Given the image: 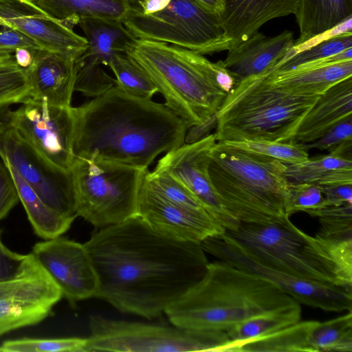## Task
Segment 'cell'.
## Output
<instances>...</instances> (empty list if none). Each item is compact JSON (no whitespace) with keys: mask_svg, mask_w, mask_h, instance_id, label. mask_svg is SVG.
<instances>
[{"mask_svg":"<svg viewBox=\"0 0 352 352\" xmlns=\"http://www.w3.org/2000/svg\"><path fill=\"white\" fill-rule=\"evenodd\" d=\"M83 31L88 46L80 56L100 65L108 66L117 54H125L136 39L122 21L86 18L78 24Z\"/></svg>","mask_w":352,"mask_h":352,"instance_id":"25","label":"cell"},{"mask_svg":"<svg viewBox=\"0 0 352 352\" xmlns=\"http://www.w3.org/2000/svg\"><path fill=\"white\" fill-rule=\"evenodd\" d=\"M296 302L270 282L219 260L208 263L203 277L164 314L182 329L226 331Z\"/></svg>","mask_w":352,"mask_h":352,"instance_id":"4","label":"cell"},{"mask_svg":"<svg viewBox=\"0 0 352 352\" xmlns=\"http://www.w3.org/2000/svg\"><path fill=\"white\" fill-rule=\"evenodd\" d=\"M226 232L254 258L272 269L309 281L342 287L308 253V234L289 219L270 224L240 223L236 230Z\"/></svg>","mask_w":352,"mask_h":352,"instance_id":"9","label":"cell"},{"mask_svg":"<svg viewBox=\"0 0 352 352\" xmlns=\"http://www.w3.org/2000/svg\"><path fill=\"white\" fill-rule=\"evenodd\" d=\"M75 157L148 168L162 153L185 143L186 123L164 103L113 87L72 107Z\"/></svg>","mask_w":352,"mask_h":352,"instance_id":"2","label":"cell"},{"mask_svg":"<svg viewBox=\"0 0 352 352\" xmlns=\"http://www.w3.org/2000/svg\"><path fill=\"white\" fill-rule=\"evenodd\" d=\"M309 344L313 352H351L352 311L318 322L310 335Z\"/></svg>","mask_w":352,"mask_h":352,"instance_id":"33","label":"cell"},{"mask_svg":"<svg viewBox=\"0 0 352 352\" xmlns=\"http://www.w3.org/2000/svg\"><path fill=\"white\" fill-rule=\"evenodd\" d=\"M279 61L236 82L216 114L217 142L293 141L320 96L294 95L273 87L267 76L277 70Z\"/></svg>","mask_w":352,"mask_h":352,"instance_id":"5","label":"cell"},{"mask_svg":"<svg viewBox=\"0 0 352 352\" xmlns=\"http://www.w3.org/2000/svg\"><path fill=\"white\" fill-rule=\"evenodd\" d=\"M209 175L225 210L240 223L270 224L289 219L285 206L209 163Z\"/></svg>","mask_w":352,"mask_h":352,"instance_id":"19","label":"cell"},{"mask_svg":"<svg viewBox=\"0 0 352 352\" xmlns=\"http://www.w3.org/2000/svg\"><path fill=\"white\" fill-rule=\"evenodd\" d=\"M201 245L206 252L270 282L300 304L327 311H352V288L309 281L272 269L254 258L226 231Z\"/></svg>","mask_w":352,"mask_h":352,"instance_id":"10","label":"cell"},{"mask_svg":"<svg viewBox=\"0 0 352 352\" xmlns=\"http://www.w3.org/2000/svg\"><path fill=\"white\" fill-rule=\"evenodd\" d=\"M75 60L38 49L32 64L25 70L28 97L53 106L69 107L74 91Z\"/></svg>","mask_w":352,"mask_h":352,"instance_id":"20","label":"cell"},{"mask_svg":"<svg viewBox=\"0 0 352 352\" xmlns=\"http://www.w3.org/2000/svg\"><path fill=\"white\" fill-rule=\"evenodd\" d=\"M5 164L12 176L19 201L25 208L34 233L48 240L66 232L75 219L63 216L47 206L12 166Z\"/></svg>","mask_w":352,"mask_h":352,"instance_id":"29","label":"cell"},{"mask_svg":"<svg viewBox=\"0 0 352 352\" xmlns=\"http://www.w3.org/2000/svg\"><path fill=\"white\" fill-rule=\"evenodd\" d=\"M83 245L97 276L95 297L148 319L164 314L208 264L201 243L163 234L138 215L99 228Z\"/></svg>","mask_w":352,"mask_h":352,"instance_id":"1","label":"cell"},{"mask_svg":"<svg viewBox=\"0 0 352 352\" xmlns=\"http://www.w3.org/2000/svg\"><path fill=\"white\" fill-rule=\"evenodd\" d=\"M318 321H301L270 335L243 342L233 352H313L309 344L310 335Z\"/></svg>","mask_w":352,"mask_h":352,"instance_id":"32","label":"cell"},{"mask_svg":"<svg viewBox=\"0 0 352 352\" xmlns=\"http://www.w3.org/2000/svg\"><path fill=\"white\" fill-rule=\"evenodd\" d=\"M285 175L289 182L317 185L352 184V160L333 154L286 164Z\"/></svg>","mask_w":352,"mask_h":352,"instance_id":"30","label":"cell"},{"mask_svg":"<svg viewBox=\"0 0 352 352\" xmlns=\"http://www.w3.org/2000/svg\"><path fill=\"white\" fill-rule=\"evenodd\" d=\"M87 338H21L7 340L0 345V352H85Z\"/></svg>","mask_w":352,"mask_h":352,"instance_id":"39","label":"cell"},{"mask_svg":"<svg viewBox=\"0 0 352 352\" xmlns=\"http://www.w3.org/2000/svg\"><path fill=\"white\" fill-rule=\"evenodd\" d=\"M62 297L30 252L21 274L0 283V336L42 321Z\"/></svg>","mask_w":352,"mask_h":352,"instance_id":"12","label":"cell"},{"mask_svg":"<svg viewBox=\"0 0 352 352\" xmlns=\"http://www.w3.org/2000/svg\"><path fill=\"white\" fill-rule=\"evenodd\" d=\"M193 1L208 13L217 16L219 19L224 10V0H193Z\"/></svg>","mask_w":352,"mask_h":352,"instance_id":"48","label":"cell"},{"mask_svg":"<svg viewBox=\"0 0 352 352\" xmlns=\"http://www.w3.org/2000/svg\"><path fill=\"white\" fill-rule=\"evenodd\" d=\"M350 140H352V116L333 126L316 141L300 144L307 151L314 148L330 151L342 142Z\"/></svg>","mask_w":352,"mask_h":352,"instance_id":"43","label":"cell"},{"mask_svg":"<svg viewBox=\"0 0 352 352\" xmlns=\"http://www.w3.org/2000/svg\"><path fill=\"white\" fill-rule=\"evenodd\" d=\"M309 241L318 263L342 287L352 288V232L319 230Z\"/></svg>","mask_w":352,"mask_h":352,"instance_id":"28","label":"cell"},{"mask_svg":"<svg viewBox=\"0 0 352 352\" xmlns=\"http://www.w3.org/2000/svg\"><path fill=\"white\" fill-rule=\"evenodd\" d=\"M85 352H226L231 342L225 331L186 329L99 315L91 316Z\"/></svg>","mask_w":352,"mask_h":352,"instance_id":"8","label":"cell"},{"mask_svg":"<svg viewBox=\"0 0 352 352\" xmlns=\"http://www.w3.org/2000/svg\"><path fill=\"white\" fill-rule=\"evenodd\" d=\"M74 91L87 97L95 98L116 87V79L109 76L102 65L90 63L81 56L74 63Z\"/></svg>","mask_w":352,"mask_h":352,"instance_id":"38","label":"cell"},{"mask_svg":"<svg viewBox=\"0 0 352 352\" xmlns=\"http://www.w3.org/2000/svg\"><path fill=\"white\" fill-rule=\"evenodd\" d=\"M294 43V34L289 30L270 37L256 31L228 50L223 65L237 82L263 72L280 60Z\"/></svg>","mask_w":352,"mask_h":352,"instance_id":"22","label":"cell"},{"mask_svg":"<svg viewBox=\"0 0 352 352\" xmlns=\"http://www.w3.org/2000/svg\"><path fill=\"white\" fill-rule=\"evenodd\" d=\"M137 215L157 232L181 241L201 243L226 231L204 209L174 204L150 189L144 182L139 193Z\"/></svg>","mask_w":352,"mask_h":352,"instance_id":"17","label":"cell"},{"mask_svg":"<svg viewBox=\"0 0 352 352\" xmlns=\"http://www.w3.org/2000/svg\"><path fill=\"white\" fill-rule=\"evenodd\" d=\"M51 17L73 28L86 18L123 21L128 0H33Z\"/></svg>","mask_w":352,"mask_h":352,"instance_id":"26","label":"cell"},{"mask_svg":"<svg viewBox=\"0 0 352 352\" xmlns=\"http://www.w3.org/2000/svg\"><path fill=\"white\" fill-rule=\"evenodd\" d=\"M234 148L278 160L285 164H298L309 158L308 151L294 142L243 140L221 142Z\"/></svg>","mask_w":352,"mask_h":352,"instance_id":"36","label":"cell"},{"mask_svg":"<svg viewBox=\"0 0 352 352\" xmlns=\"http://www.w3.org/2000/svg\"><path fill=\"white\" fill-rule=\"evenodd\" d=\"M10 65H17L14 53L9 52H0V67Z\"/></svg>","mask_w":352,"mask_h":352,"instance_id":"51","label":"cell"},{"mask_svg":"<svg viewBox=\"0 0 352 352\" xmlns=\"http://www.w3.org/2000/svg\"><path fill=\"white\" fill-rule=\"evenodd\" d=\"M70 171L77 216L101 228L137 215L139 193L148 168L75 157Z\"/></svg>","mask_w":352,"mask_h":352,"instance_id":"7","label":"cell"},{"mask_svg":"<svg viewBox=\"0 0 352 352\" xmlns=\"http://www.w3.org/2000/svg\"><path fill=\"white\" fill-rule=\"evenodd\" d=\"M317 217L321 225L319 230L324 232H352V204L325 206L306 212Z\"/></svg>","mask_w":352,"mask_h":352,"instance_id":"42","label":"cell"},{"mask_svg":"<svg viewBox=\"0 0 352 352\" xmlns=\"http://www.w3.org/2000/svg\"><path fill=\"white\" fill-rule=\"evenodd\" d=\"M351 47L352 32L329 36L296 53L292 47L276 72L286 71L320 60Z\"/></svg>","mask_w":352,"mask_h":352,"instance_id":"35","label":"cell"},{"mask_svg":"<svg viewBox=\"0 0 352 352\" xmlns=\"http://www.w3.org/2000/svg\"><path fill=\"white\" fill-rule=\"evenodd\" d=\"M295 16L300 34L294 45H298L352 17V0H301Z\"/></svg>","mask_w":352,"mask_h":352,"instance_id":"27","label":"cell"},{"mask_svg":"<svg viewBox=\"0 0 352 352\" xmlns=\"http://www.w3.org/2000/svg\"><path fill=\"white\" fill-rule=\"evenodd\" d=\"M11 104H0V133L12 127L14 111L10 109Z\"/></svg>","mask_w":352,"mask_h":352,"instance_id":"49","label":"cell"},{"mask_svg":"<svg viewBox=\"0 0 352 352\" xmlns=\"http://www.w3.org/2000/svg\"><path fill=\"white\" fill-rule=\"evenodd\" d=\"M216 142L214 135L208 134L197 141L184 143L166 153L155 167L179 181L226 230L232 231L240 222L223 208L209 175L210 151Z\"/></svg>","mask_w":352,"mask_h":352,"instance_id":"14","label":"cell"},{"mask_svg":"<svg viewBox=\"0 0 352 352\" xmlns=\"http://www.w3.org/2000/svg\"><path fill=\"white\" fill-rule=\"evenodd\" d=\"M318 186L325 198L327 206L352 204V184L318 185Z\"/></svg>","mask_w":352,"mask_h":352,"instance_id":"47","label":"cell"},{"mask_svg":"<svg viewBox=\"0 0 352 352\" xmlns=\"http://www.w3.org/2000/svg\"><path fill=\"white\" fill-rule=\"evenodd\" d=\"M153 82L164 103L188 128L216 125V114L236 80L221 60L168 43L135 39L125 53Z\"/></svg>","mask_w":352,"mask_h":352,"instance_id":"3","label":"cell"},{"mask_svg":"<svg viewBox=\"0 0 352 352\" xmlns=\"http://www.w3.org/2000/svg\"><path fill=\"white\" fill-rule=\"evenodd\" d=\"M28 254H21L9 250L1 240L0 229V283L12 279L24 269Z\"/></svg>","mask_w":352,"mask_h":352,"instance_id":"45","label":"cell"},{"mask_svg":"<svg viewBox=\"0 0 352 352\" xmlns=\"http://www.w3.org/2000/svg\"><path fill=\"white\" fill-rule=\"evenodd\" d=\"M225 1V0H224Z\"/></svg>","mask_w":352,"mask_h":352,"instance_id":"52","label":"cell"},{"mask_svg":"<svg viewBox=\"0 0 352 352\" xmlns=\"http://www.w3.org/2000/svg\"><path fill=\"white\" fill-rule=\"evenodd\" d=\"M352 116V77L344 79L321 94L303 118L292 142L316 141L333 126Z\"/></svg>","mask_w":352,"mask_h":352,"instance_id":"23","label":"cell"},{"mask_svg":"<svg viewBox=\"0 0 352 352\" xmlns=\"http://www.w3.org/2000/svg\"><path fill=\"white\" fill-rule=\"evenodd\" d=\"M31 254L72 305L95 297L97 276L83 244L60 236L36 243Z\"/></svg>","mask_w":352,"mask_h":352,"instance_id":"15","label":"cell"},{"mask_svg":"<svg viewBox=\"0 0 352 352\" xmlns=\"http://www.w3.org/2000/svg\"><path fill=\"white\" fill-rule=\"evenodd\" d=\"M144 182L150 189L174 204L192 209H204L186 187L164 169L155 167L147 173Z\"/></svg>","mask_w":352,"mask_h":352,"instance_id":"37","label":"cell"},{"mask_svg":"<svg viewBox=\"0 0 352 352\" xmlns=\"http://www.w3.org/2000/svg\"><path fill=\"white\" fill-rule=\"evenodd\" d=\"M0 25L19 31L42 50L74 60L88 46L85 37L51 17L33 0H0Z\"/></svg>","mask_w":352,"mask_h":352,"instance_id":"16","label":"cell"},{"mask_svg":"<svg viewBox=\"0 0 352 352\" xmlns=\"http://www.w3.org/2000/svg\"><path fill=\"white\" fill-rule=\"evenodd\" d=\"M210 162L237 180L282 203L285 208L290 184L285 175V163L221 142H216L212 147Z\"/></svg>","mask_w":352,"mask_h":352,"instance_id":"18","label":"cell"},{"mask_svg":"<svg viewBox=\"0 0 352 352\" xmlns=\"http://www.w3.org/2000/svg\"><path fill=\"white\" fill-rule=\"evenodd\" d=\"M115 76L116 87L134 97L152 99L158 92L148 76L126 54L116 55L108 65Z\"/></svg>","mask_w":352,"mask_h":352,"instance_id":"34","label":"cell"},{"mask_svg":"<svg viewBox=\"0 0 352 352\" xmlns=\"http://www.w3.org/2000/svg\"><path fill=\"white\" fill-rule=\"evenodd\" d=\"M28 95L25 70L17 65L0 67V104L22 102Z\"/></svg>","mask_w":352,"mask_h":352,"instance_id":"41","label":"cell"},{"mask_svg":"<svg viewBox=\"0 0 352 352\" xmlns=\"http://www.w3.org/2000/svg\"><path fill=\"white\" fill-rule=\"evenodd\" d=\"M352 77V60L274 72L267 76L274 88L299 96H320L341 80Z\"/></svg>","mask_w":352,"mask_h":352,"instance_id":"24","label":"cell"},{"mask_svg":"<svg viewBox=\"0 0 352 352\" xmlns=\"http://www.w3.org/2000/svg\"><path fill=\"white\" fill-rule=\"evenodd\" d=\"M301 0H225L219 23L230 48L239 45L267 21L296 14Z\"/></svg>","mask_w":352,"mask_h":352,"instance_id":"21","label":"cell"},{"mask_svg":"<svg viewBox=\"0 0 352 352\" xmlns=\"http://www.w3.org/2000/svg\"><path fill=\"white\" fill-rule=\"evenodd\" d=\"M19 197L12 176L3 160L0 161V221L18 204Z\"/></svg>","mask_w":352,"mask_h":352,"instance_id":"44","label":"cell"},{"mask_svg":"<svg viewBox=\"0 0 352 352\" xmlns=\"http://www.w3.org/2000/svg\"><path fill=\"white\" fill-rule=\"evenodd\" d=\"M34 50L26 48L16 50L14 52L17 65L23 69H27L32 63Z\"/></svg>","mask_w":352,"mask_h":352,"instance_id":"50","label":"cell"},{"mask_svg":"<svg viewBox=\"0 0 352 352\" xmlns=\"http://www.w3.org/2000/svg\"><path fill=\"white\" fill-rule=\"evenodd\" d=\"M325 206V198L318 185L290 182L285 203V212L288 217L298 212H306Z\"/></svg>","mask_w":352,"mask_h":352,"instance_id":"40","label":"cell"},{"mask_svg":"<svg viewBox=\"0 0 352 352\" xmlns=\"http://www.w3.org/2000/svg\"><path fill=\"white\" fill-rule=\"evenodd\" d=\"M21 103L14 111L12 127L46 158L70 170L75 159L72 106H53L30 97Z\"/></svg>","mask_w":352,"mask_h":352,"instance_id":"13","label":"cell"},{"mask_svg":"<svg viewBox=\"0 0 352 352\" xmlns=\"http://www.w3.org/2000/svg\"><path fill=\"white\" fill-rule=\"evenodd\" d=\"M21 48L41 49L33 41L14 29L7 27L0 29V52L14 53Z\"/></svg>","mask_w":352,"mask_h":352,"instance_id":"46","label":"cell"},{"mask_svg":"<svg viewBox=\"0 0 352 352\" xmlns=\"http://www.w3.org/2000/svg\"><path fill=\"white\" fill-rule=\"evenodd\" d=\"M0 157L50 208L76 219L72 173L46 158L13 127L0 133Z\"/></svg>","mask_w":352,"mask_h":352,"instance_id":"11","label":"cell"},{"mask_svg":"<svg viewBox=\"0 0 352 352\" xmlns=\"http://www.w3.org/2000/svg\"><path fill=\"white\" fill-rule=\"evenodd\" d=\"M301 312L300 304L296 302L233 326L226 331L231 340L227 352H233L234 347L243 342L270 335L299 322Z\"/></svg>","mask_w":352,"mask_h":352,"instance_id":"31","label":"cell"},{"mask_svg":"<svg viewBox=\"0 0 352 352\" xmlns=\"http://www.w3.org/2000/svg\"><path fill=\"white\" fill-rule=\"evenodd\" d=\"M122 21L137 39L170 43L201 54L228 50L217 16L193 0H128Z\"/></svg>","mask_w":352,"mask_h":352,"instance_id":"6","label":"cell"}]
</instances>
